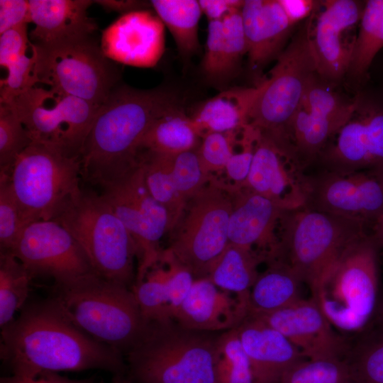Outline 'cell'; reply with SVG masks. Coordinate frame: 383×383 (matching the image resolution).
<instances>
[{
  "mask_svg": "<svg viewBox=\"0 0 383 383\" xmlns=\"http://www.w3.org/2000/svg\"><path fill=\"white\" fill-rule=\"evenodd\" d=\"M30 22L29 1L0 0V35Z\"/></svg>",
  "mask_w": 383,
  "mask_h": 383,
  "instance_id": "46",
  "label": "cell"
},
{
  "mask_svg": "<svg viewBox=\"0 0 383 383\" xmlns=\"http://www.w3.org/2000/svg\"><path fill=\"white\" fill-rule=\"evenodd\" d=\"M255 317L284 335L308 359L340 357L343 345L313 299Z\"/></svg>",
  "mask_w": 383,
  "mask_h": 383,
  "instance_id": "20",
  "label": "cell"
},
{
  "mask_svg": "<svg viewBox=\"0 0 383 383\" xmlns=\"http://www.w3.org/2000/svg\"><path fill=\"white\" fill-rule=\"evenodd\" d=\"M383 48V0L365 1L348 73L362 81Z\"/></svg>",
  "mask_w": 383,
  "mask_h": 383,
  "instance_id": "33",
  "label": "cell"
},
{
  "mask_svg": "<svg viewBox=\"0 0 383 383\" xmlns=\"http://www.w3.org/2000/svg\"><path fill=\"white\" fill-rule=\"evenodd\" d=\"M315 162L321 170L339 173L383 168V89L357 94L351 116Z\"/></svg>",
  "mask_w": 383,
  "mask_h": 383,
  "instance_id": "14",
  "label": "cell"
},
{
  "mask_svg": "<svg viewBox=\"0 0 383 383\" xmlns=\"http://www.w3.org/2000/svg\"><path fill=\"white\" fill-rule=\"evenodd\" d=\"M94 3L98 4L105 10L109 11H116L123 14L143 10L147 4L141 1L133 0H98L94 1Z\"/></svg>",
  "mask_w": 383,
  "mask_h": 383,
  "instance_id": "50",
  "label": "cell"
},
{
  "mask_svg": "<svg viewBox=\"0 0 383 383\" xmlns=\"http://www.w3.org/2000/svg\"><path fill=\"white\" fill-rule=\"evenodd\" d=\"M3 104L14 109L33 141L79 158L101 106L36 85Z\"/></svg>",
  "mask_w": 383,
  "mask_h": 383,
  "instance_id": "12",
  "label": "cell"
},
{
  "mask_svg": "<svg viewBox=\"0 0 383 383\" xmlns=\"http://www.w3.org/2000/svg\"><path fill=\"white\" fill-rule=\"evenodd\" d=\"M50 298L77 328L123 355L140 340L149 323L131 288L96 274L54 284Z\"/></svg>",
  "mask_w": 383,
  "mask_h": 383,
  "instance_id": "3",
  "label": "cell"
},
{
  "mask_svg": "<svg viewBox=\"0 0 383 383\" xmlns=\"http://www.w3.org/2000/svg\"><path fill=\"white\" fill-rule=\"evenodd\" d=\"M7 175L28 223L53 220L82 189L80 158L38 142L18 155Z\"/></svg>",
  "mask_w": 383,
  "mask_h": 383,
  "instance_id": "9",
  "label": "cell"
},
{
  "mask_svg": "<svg viewBox=\"0 0 383 383\" xmlns=\"http://www.w3.org/2000/svg\"><path fill=\"white\" fill-rule=\"evenodd\" d=\"M304 207L359 222L372 232L383 213V168L307 174Z\"/></svg>",
  "mask_w": 383,
  "mask_h": 383,
  "instance_id": "15",
  "label": "cell"
},
{
  "mask_svg": "<svg viewBox=\"0 0 383 383\" xmlns=\"http://www.w3.org/2000/svg\"><path fill=\"white\" fill-rule=\"evenodd\" d=\"M126 228L136 246L139 280L157 262L163 250L162 238L171 230L167 211L150 194L139 163L100 194Z\"/></svg>",
  "mask_w": 383,
  "mask_h": 383,
  "instance_id": "13",
  "label": "cell"
},
{
  "mask_svg": "<svg viewBox=\"0 0 383 383\" xmlns=\"http://www.w3.org/2000/svg\"><path fill=\"white\" fill-rule=\"evenodd\" d=\"M380 318H381L382 323H383V306L380 312Z\"/></svg>",
  "mask_w": 383,
  "mask_h": 383,
  "instance_id": "53",
  "label": "cell"
},
{
  "mask_svg": "<svg viewBox=\"0 0 383 383\" xmlns=\"http://www.w3.org/2000/svg\"><path fill=\"white\" fill-rule=\"evenodd\" d=\"M248 313L235 295L208 278H199L194 280L174 321L196 331H226L237 328Z\"/></svg>",
  "mask_w": 383,
  "mask_h": 383,
  "instance_id": "23",
  "label": "cell"
},
{
  "mask_svg": "<svg viewBox=\"0 0 383 383\" xmlns=\"http://www.w3.org/2000/svg\"><path fill=\"white\" fill-rule=\"evenodd\" d=\"M239 130L210 133L203 136L202 143L196 151L200 162L208 174L225 170L226 163L234 152L235 136Z\"/></svg>",
  "mask_w": 383,
  "mask_h": 383,
  "instance_id": "42",
  "label": "cell"
},
{
  "mask_svg": "<svg viewBox=\"0 0 383 383\" xmlns=\"http://www.w3.org/2000/svg\"><path fill=\"white\" fill-rule=\"evenodd\" d=\"M1 331V359L12 374L94 369L126 374L123 355L77 328L50 298L26 304Z\"/></svg>",
  "mask_w": 383,
  "mask_h": 383,
  "instance_id": "1",
  "label": "cell"
},
{
  "mask_svg": "<svg viewBox=\"0 0 383 383\" xmlns=\"http://www.w3.org/2000/svg\"><path fill=\"white\" fill-rule=\"evenodd\" d=\"M38 83L95 106H101L118 84L120 71L93 35L50 45L30 42Z\"/></svg>",
  "mask_w": 383,
  "mask_h": 383,
  "instance_id": "8",
  "label": "cell"
},
{
  "mask_svg": "<svg viewBox=\"0 0 383 383\" xmlns=\"http://www.w3.org/2000/svg\"><path fill=\"white\" fill-rule=\"evenodd\" d=\"M32 277L11 252H0V327L15 319L26 305Z\"/></svg>",
  "mask_w": 383,
  "mask_h": 383,
  "instance_id": "34",
  "label": "cell"
},
{
  "mask_svg": "<svg viewBox=\"0 0 383 383\" xmlns=\"http://www.w3.org/2000/svg\"><path fill=\"white\" fill-rule=\"evenodd\" d=\"M53 220L74 238L97 275L132 288L135 244L100 194L82 188Z\"/></svg>",
  "mask_w": 383,
  "mask_h": 383,
  "instance_id": "5",
  "label": "cell"
},
{
  "mask_svg": "<svg viewBox=\"0 0 383 383\" xmlns=\"http://www.w3.org/2000/svg\"><path fill=\"white\" fill-rule=\"evenodd\" d=\"M91 0H30L32 43L50 45L93 35L97 29L87 14Z\"/></svg>",
  "mask_w": 383,
  "mask_h": 383,
  "instance_id": "25",
  "label": "cell"
},
{
  "mask_svg": "<svg viewBox=\"0 0 383 383\" xmlns=\"http://www.w3.org/2000/svg\"><path fill=\"white\" fill-rule=\"evenodd\" d=\"M262 262L265 259L258 254L228 243L206 278L235 295L248 312L250 292L259 274L257 266Z\"/></svg>",
  "mask_w": 383,
  "mask_h": 383,
  "instance_id": "29",
  "label": "cell"
},
{
  "mask_svg": "<svg viewBox=\"0 0 383 383\" xmlns=\"http://www.w3.org/2000/svg\"><path fill=\"white\" fill-rule=\"evenodd\" d=\"M279 2L290 22L295 26L300 21L310 17L318 1L311 0H279Z\"/></svg>",
  "mask_w": 383,
  "mask_h": 383,
  "instance_id": "49",
  "label": "cell"
},
{
  "mask_svg": "<svg viewBox=\"0 0 383 383\" xmlns=\"http://www.w3.org/2000/svg\"><path fill=\"white\" fill-rule=\"evenodd\" d=\"M372 236L377 246L379 254L383 255V213L372 228Z\"/></svg>",
  "mask_w": 383,
  "mask_h": 383,
  "instance_id": "51",
  "label": "cell"
},
{
  "mask_svg": "<svg viewBox=\"0 0 383 383\" xmlns=\"http://www.w3.org/2000/svg\"><path fill=\"white\" fill-rule=\"evenodd\" d=\"M148 323L172 321L170 316L165 266L160 257L131 288Z\"/></svg>",
  "mask_w": 383,
  "mask_h": 383,
  "instance_id": "36",
  "label": "cell"
},
{
  "mask_svg": "<svg viewBox=\"0 0 383 383\" xmlns=\"http://www.w3.org/2000/svg\"><path fill=\"white\" fill-rule=\"evenodd\" d=\"M316 74L306 23L278 57L269 76L255 86L248 123L262 133L284 138L287 128Z\"/></svg>",
  "mask_w": 383,
  "mask_h": 383,
  "instance_id": "11",
  "label": "cell"
},
{
  "mask_svg": "<svg viewBox=\"0 0 383 383\" xmlns=\"http://www.w3.org/2000/svg\"><path fill=\"white\" fill-rule=\"evenodd\" d=\"M174 321L150 322L126 355L132 383H214L216 338Z\"/></svg>",
  "mask_w": 383,
  "mask_h": 383,
  "instance_id": "4",
  "label": "cell"
},
{
  "mask_svg": "<svg viewBox=\"0 0 383 383\" xmlns=\"http://www.w3.org/2000/svg\"><path fill=\"white\" fill-rule=\"evenodd\" d=\"M201 12L209 21H221L242 9L241 0H199Z\"/></svg>",
  "mask_w": 383,
  "mask_h": 383,
  "instance_id": "47",
  "label": "cell"
},
{
  "mask_svg": "<svg viewBox=\"0 0 383 383\" xmlns=\"http://www.w3.org/2000/svg\"><path fill=\"white\" fill-rule=\"evenodd\" d=\"M257 131L250 170L242 187L269 199L283 210L304 207L306 167L287 141Z\"/></svg>",
  "mask_w": 383,
  "mask_h": 383,
  "instance_id": "18",
  "label": "cell"
},
{
  "mask_svg": "<svg viewBox=\"0 0 383 383\" xmlns=\"http://www.w3.org/2000/svg\"><path fill=\"white\" fill-rule=\"evenodd\" d=\"M379 252L368 234L350 245L311 290L332 326L364 328L372 316L379 284Z\"/></svg>",
  "mask_w": 383,
  "mask_h": 383,
  "instance_id": "6",
  "label": "cell"
},
{
  "mask_svg": "<svg viewBox=\"0 0 383 383\" xmlns=\"http://www.w3.org/2000/svg\"><path fill=\"white\" fill-rule=\"evenodd\" d=\"M11 253L22 263L32 278H51L54 284L96 274L74 238L54 220L29 223Z\"/></svg>",
  "mask_w": 383,
  "mask_h": 383,
  "instance_id": "16",
  "label": "cell"
},
{
  "mask_svg": "<svg viewBox=\"0 0 383 383\" xmlns=\"http://www.w3.org/2000/svg\"><path fill=\"white\" fill-rule=\"evenodd\" d=\"M278 233L279 258L311 288L350 245L372 232L359 222L301 207L283 211Z\"/></svg>",
  "mask_w": 383,
  "mask_h": 383,
  "instance_id": "7",
  "label": "cell"
},
{
  "mask_svg": "<svg viewBox=\"0 0 383 383\" xmlns=\"http://www.w3.org/2000/svg\"><path fill=\"white\" fill-rule=\"evenodd\" d=\"M241 16L249 70L259 84L263 69L285 49L294 26L279 0H245Z\"/></svg>",
  "mask_w": 383,
  "mask_h": 383,
  "instance_id": "22",
  "label": "cell"
},
{
  "mask_svg": "<svg viewBox=\"0 0 383 383\" xmlns=\"http://www.w3.org/2000/svg\"><path fill=\"white\" fill-rule=\"evenodd\" d=\"M348 383H354V382H352V381H350V382H348Z\"/></svg>",
  "mask_w": 383,
  "mask_h": 383,
  "instance_id": "54",
  "label": "cell"
},
{
  "mask_svg": "<svg viewBox=\"0 0 383 383\" xmlns=\"http://www.w3.org/2000/svg\"><path fill=\"white\" fill-rule=\"evenodd\" d=\"M256 92V87H233L204 101L191 116L199 136L241 129L248 122Z\"/></svg>",
  "mask_w": 383,
  "mask_h": 383,
  "instance_id": "27",
  "label": "cell"
},
{
  "mask_svg": "<svg viewBox=\"0 0 383 383\" xmlns=\"http://www.w3.org/2000/svg\"><path fill=\"white\" fill-rule=\"evenodd\" d=\"M214 383H255L253 370L237 330L217 337L213 362Z\"/></svg>",
  "mask_w": 383,
  "mask_h": 383,
  "instance_id": "35",
  "label": "cell"
},
{
  "mask_svg": "<svg viewBox=\"0 0 383 383\" xmlns=\"http://www.w3.org/2000/svg\"><path fill=\"white\" fill-rule=\"evenodd\" d=\"M30 48L27 25L10 29L0 35V65L6 68L21 57L27 55Z\"/></svg>",
  "mask_w": 383,
  "mask_h": 383,
  "instance_id": "45",
  "label": "cell"
},
{
  "mask_svg": "<svg viewBox=\"0 0 383 383\" xmlns=\"http://www.w3.org/2000/svg\"><path fill=\"white\" fill-rule=\"evenodd\" d=\"M355 106V97L352 100L343 99L325 85L316 74L308 85L300 107L321 116L347 121Z\"/></svg>",
  "mask_w": 383,
  "mask_h": 383,
  "instance_id": "39",
  "label": "cell"
},
{
  "mask_svg": "<svg viewBox=\"0 0 383 383\" xmlns=\"http://www.w3.org/2000/svg\"><path fill=\"white\" fill-rule=\"evenodd\" d=\"M0 383H96L92 379H73L61 376L57 372H45L33 377L14 374L3 377Z\"/></svg>",
  "mask_w": 383,
  "mask_h": 383,
  "instance_id": "48",
  "label": "cell"
},
{
  "mask_svg": "<svg viewBox=\"0 0 383 383\" xmlns=\"http://www.w3.org/2000/svg\"><path fill=\"white\" fill-rule=\"evenodd\" d=\"M172 155L148 150H140L138 155V163L147 188L152 196L167 211L171 220V230L185 204L174 184L172 172Z\"/></svg>",
  "mask_w": 383,
  "mask_h": 383,
  "instance_id": "32",
  "label": "cell"
},
{
  "mask_svg": "<svg viewBox=\"0 0 383 383\" xmlns=\"http://www.w3.org/2000/svg\"><path fill=\"white\" fill-rule=\"evenodd\" d=\"M132 383V382H131Z\"/></svg>",
  "mask_w": 383,
  "mask_h": 383,
  "instance_id": "55",
  "label": "cell"
},
{
  "mask_svg": "<svg viewBox=\"0 0 383 383\" xmlns=\"http://www.w3.org/2000/svg\"><path fill=\"white\" fill-rule=\"evenodd\" d=\"M110 383H131L126 374L113 375Z\"/></svg>",
  "mask_w": 383,
  "mask_h": 383,
  "instance_id": "52",
  "label": "cell"
},
{
  "mask_svg": "<svg viewBox=\"0 0 383 383\" xmlns=\"http://www.w3.org/2000/svg\"><path fill=\"white\" fill-rule=\"evenodd\" d=\"M164 87L138 89L118 84L99 107L80 155L83 180L104 189L138 163L142 140L152 122L179 107Z\"/></svg>",
  "mask_w": 383,
  "mask_h": 383,
  "instance_id": "2",
  "label": "cell"
},
{
  "mask_svg": "<svg viewBox=\"0 0 383 383\" xmlns=\"http://www.w3.org/2000/svg\"><path fill=\"white\" fill-rule=\"evenodd\" d=\"M233 208L231 187L210 180L187 200L170 231L167 250L195 279L206 278L229 243L228 223Z\"/></svg>",
  "mask_w": 383,
  "mask_h": 383,
  "instance_id": "10",
  "label": "cell"
},
{
  "mask_svg": "<svg viewBox=\"0 0 383 383\" xmlns=\"http://www.w3.org/2000/svg\"><path fill=\"white\" fill-rule=\"evenodd\" d=\"M27 222L7 174H0V252H11Z\"/></svg>",
  "mask_w": 383,
  "mask_h": 383,
  "instance_id": "40",
  "label": "cell"
},
{
  "mask_svg": "<svg viewBox=\"0 0 383 383\" xmlns=\"http://www.w3.org/2000/svg\"><path fill=\"white\" fill-rule=\"evenodd\" d=\"M199 137L192 118L179 106L152 122L142 140L140 150L174 156L194 150Z\"/></svg>",
  "mask_w": 383,
  "mask_h": 383,
  "instance_id": "30",
  "label": "cell"
},
{
  "mask_svg": "<svg viewBox=\"0 0 383 383\" xmlns=\"http://www.w3.org/2000/svg\"><path fill=\"white\" fill-rule=\"evenodd\" d=\"M236 330L255 383H277L289 367L305 358L284 335L255 317L247 316Z\"/></svg>",
  "mask_w": 383,
  "mask_h": 383,
  "instance_id": "24",
  "label": "cell"
},
{
  "mask_svg": "<svg viewBox=\"0 0 383 383\" xmlns=\"http://www.w3.org/2000/svg\"><path fill=\"white\" fill-rule=\"evenodd\" d=\"M351 381L348 362L340 357L304 358L289 367L277 383H348Z\"/></svg>",
  "mask_w": 383,
  "mask_h": 383,
  "instance_id": "37",
  "label": "cell"
},
{
  "mask_svg": "<svg viewBox=\"0 0 383 383\" xmlns=\"http://www.w3.org/2000/svg\"><path fill=\"white\" fill-rule=\"evenodd\" d=\"M162 259L165 266L169 312L171 319L174 321L178 309L190 292L195 278L167 249L163 250Z\"/></svg>",
  "mask_w": 383,
  "mask_h": 383,
  "instance_id": "43",
  "label": "cell"
},
{
  "mask_svg": "<svg viewBox=\"0 0 383 383\" xmlns=\"http://www.w3.org/2000/svg\"><path fill=\"white\" fill-rule=\"evenodd\" d=\"M365 4L355 0L318 1L307 19L317 74L323 80L335 82L348 73Z\"/></svg>",
  "mask_w": 383,
  "mask_h": 383,
  "instance_id": "17",
  "label": "cell"
},
{
  "mask_svg": "<svg viewBox=\"0 0 383 383\" xmlns=\"http://www.w3.org/2000/svg\"><path fill=\"white\" fill-rule=\"evenodd\" d=\"M247 54L241 10L221 21H209L201 71L215 85H225L237 74Z\"/></svg>",
  "mask_w": 383,
  "mask_h": 383,
  "instance_id": "26",
  "label": "cell"
},
{
  "mask_svg": "<svg viewBox=\"0 0 383 383\" xmlns=\"http://www.w3.org/2000/svg\"><path fill=\"white\" fill-rule=\"evenodd\" d=\"M172 172L177 191L184 202L211 178L204 170L196 149L173 156Z\"/></svg>",
  "mask_w": 383,
  "mask_h": 383,
  "instance_id": "41",
  "label": "cell"
},
{
  "mask_svg": "<svg viewBox=\"0 0 383 383\" xmlns=\"http://www.w3.org/2000/svg\"><path fill=\"white\" fill-rule=\"evenodd\" d=\"M348 365L354 383H383V338L365 345Z\"/></svg>",
  "mask_w": 383,
  "mask_h": 383,
  "instance_id": "44",
  "label": "cell"
},
{
  "mask_svg": "<svg viewBox=\"0 0 383 383\" xmlns=\"http://www.w3.org/2000/svg\"><path fill=\"white\" fill-rule=\"evenodd\" d=\"M101 47L113 61L142 67L155 66L165 50V25L146 9L123 14L104 31Z\"/></svg>",
  "mask_w": 383,
  "mask_h": 383,
  "instance_id": "21",
  "label": "cell"
},
{
  "mask_svg": "<svg viewBox=\"0 0 383 383\" xmlns=\"http://www.w3.org/2000/svg\"><path fill=\"white\" fill-rule=\"evenodd\" d=\"M150 5L171 33L178 50L184 58L200 49L199 22L202 14L199 1L152 0Z\"/></svg>",
  "mask_w": 383,
  "mask_h": 383,
  "instance_id": "31",
  "label": "cell"
},
{
  "mask_svg": "<svg viewBox=\"0 0 383 383\" xmlns=\"http://www.w3.org/2000/svg\"><path fill=\"white\" fill-rule=\"evenodd\" d=\"M252 285L248 315L270 313L299 300L302 282L289 265L282 258L267 262Z\"/></svg>",
  "mask_w": 383,
  "mask_h": 383,
  "instance_id": "28",
  "label": "cell"
},
{
  "mask_svg": "<svg viewBox=\"0 0 383 383\" xmlns=\"http://www.w3.org/2000/svg\"><path fill=\"white\" fill-rule=\"evenodd\" d=\"M0 104V174H8L33 140L14 109L7 104Z\"/></svg>",
  "mask_w": 383,
  "mask_h": 383,
  "instance_id": "38",
  "label": "cell"
},
{
  "mask_svg": "<svg viewBox=\"0 0 383 383\" xmlns=\"http://www.w3.org/2000/svg\"><path fill=\"white\" fill-rule=\"evenodd\" d=\"M229 243L252 251L266 262L280 257L279 225L284 211L274 202L244 187L232 186Z\"/></svg>",
  "mask_w": 383,
  "mask_h": 383,
  "instance_id": "19",
  "label": "cell"
}]
</instances>
